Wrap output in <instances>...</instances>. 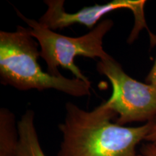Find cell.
Wrapping results in <instances>:
<instances>
[{"label":"cell","instance_id":"cell-1","mask_svg":"<svg viewBox=\"0 0 156 156\" xmlns=\"http://www.w3.org/2000/svg\"><path fill=\"white\" fill-rule=\"evenodd\" d=\"M65 111L64 122L58 124L62 141L58 156H143L136 146L156 123L133 127L113 123L117 114L105 102L90 112L68 102Z\"/></svg>","mask_w":156,"mask_h":156},{"label":"cell","instance_id":"cell-2","mask_svg":"<svg viewBox=\"0 0 156 156\" xmlns=\"http://www.w3.org/2000/svg\"><path fill=\"white\" fill-rule=\"evenodd\" d=\"M38 41L28 28L13 32L0 31V82L21 91L54 89L74 97L90 95L91 82L56 77L44 72L38 63Z\"/></svg>","mask_w":156,"mask_h":156},{"label":"cell","instance_id":"cell-3","mask_svg":"<svg viewBox=\"0 0 156 156\" xmlns=\"http://www.w3.org/2000/svg\"><path fill=\"white\" fill-rule=\"evenodd\" d=\"M17 16L28 25L30 34L40 46V56L47 65V73L60 77L62 75L58 67L69 70L75 78L90 83L89 79L82 73L75 63L76 56L99 59L106 58L109 54L103 49V38L114 27L112 19H103L87 34L79 37H70L57 34L39 21L24 16L15 9Z\"/></svg>","mask_w":156,"mask_h":156},{"label":"cell","instance_id":"cell-4","mask_svg":"<svg viewBox=\"0 0 156 156\" xmlns=\"http://www.w3.org/2000/svg\"><path fill=\"white\" fill-rule=\"evenodd\" d=\"M96 69L112 85V94L105 103L117 114L115 123L124 126L129 123L156 120L155 85L129 76L110 55L97 62Z\"/></svg>","mask_w":156,"mask_h":156},{"label":"cell","instance_id":"cell-5","mask_svg":"<svg viewBox=\"0 0 156 156\" xmlns=\"http://www.w3.org/2000/svg\"><path fill=\"white\" fill-rule=\"evenodd\" d=\"M44 3L47 6V9L38 21L52 30L67 28L75 24L83 25L92 30L106 14L122 9L131 10L135 19L129 42L133 41L142 28L148 29L144 15V6L146 3L144 0H114L104 5L83 7L73 13L65 11L64 0H45Z\"/></svg>","mask_w":156,"mask_h":156},{"label":"cell","instance_id":"cell-6","mask_svg":"<svg viewBox=\"0 0 156 156\" xmlns=\"http://www.w3.org/2000/svg\"><path fill=\"white\" fill-rule=\"evenodd\" d=\"M34 119L35 113L29 109L17 122L20 141L17 156H46L39 142Z\"/></svg>","mask_w":156,"mask_h":156},{"label":"cell","instance_id":"cell-7","mask_svg":"<svg viewBox=\"0 0 156 156\" xmlns=\"http://www.w3.org/2000/svg\"><path fill=\"white\" fill-rule=\"evenodd\" d=\"M20 135L15 115L5 107L0 108V156H17Z\"/></svg>","mask_w":156,"mask_h":156},{"label":"cell","instance_id":"cell-8","mask_svg":"<svg viewBox=\"0 0 156 156\" xmlns=\"http://www.w3.org/2000/svg\"><path fill=\"white\" fill-rule=\"evenodd\" d=\"M140 153L143 156H156V144L151 142L144 144L140 149Z\"/></svg>","mask_w":156,"mask_h":156},{"label":"cell","instance_id":"cell-9","mask_svg":"<svg viewBox=\"0 0 156 156\" xmlns=\"http://www.w3.org/2000/svg\"><path fill=\"white\" fill-rule=\"evenodd\" d=\"M145 82L146 83L151 84V85H153L156 86V58L151 71L149 72L147 77H146Z\"/></svg>","mask_w":156,"mask_h":156},{"label":"cell","instance_id":"cell-10","mask_svg":"<svg viewBox=\"0 0 156 156\" xmlns=\"http://www.w3.org/2000/svg\"><path fill=\"white\" fill-rule=\"evenodd\" d=\"M146 141L147 142H151V143L156 144V123L153 127L152 128L151 132L148 134L147 137H146Z\"/></svg>","mask_w":156,"mask_h":156}]
</instances>
